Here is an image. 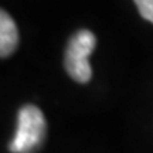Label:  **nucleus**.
Here are the masks:
<instances>
[{"instance_id": "nucleus-1", "label": "nucleus", "mask_w": 153, "mask_h": 153, "mask_svg": "<svg viewBox=\"0 0 153 153\" xmlns=\"http://www.w3.org/2000/svg\"><path fill=\"white\" fill-rule=\"evenodd\" d=\"M47 135V122L43 112L34 105H24L17 115V129L9 143L11 153H36Z\"/></svg>"}, {"instance_id": "nucleus-2", "label": "nucleus", "mask_w": 153, "mask_h": 153, "mask_svg": "<svg viewBox=\"0 0 153 153\" xmlns=\"http://www.w3.org/2000/svg\"><path fill=\"white\" fill-rule=\"evenodd\" d=\"M97 45V37L89 30L76 31L67 44L64 67L68 75L79 84H87L92 76L89 55Z\"/></svg>"}, {"instance_id": "nucleus-3", "label": "nucleus", "mask_w": 153, "mask_h": 153, "mask_svg": "<svg viewBox=\"0 0 153 153\" xmlns=\"http://www.w3.org/2000/svg\"><path fill=\"white\" fill-rule=\"evenodd\" d=\"M19 45V30L9 13H0V55L6 58L14 53Z\"/></svg>"}, {"instance_id": "nucleus-4", "label": "nucleus", "mask_w": 153, "mask_h": 153, "mask_svg": "<svg viewBox=\"0 0 153 153\" xmlns=\"http://www.w3.org/2000/svg\"><path fill=\"white\" fill-rule=\"evenodd\" d=\"M133 1L139 10V14L145 20L153 23V0H133Z\"/></svg>"}]
</instances>
